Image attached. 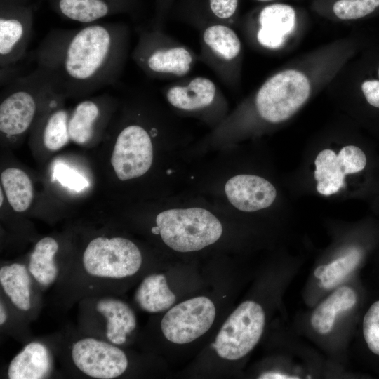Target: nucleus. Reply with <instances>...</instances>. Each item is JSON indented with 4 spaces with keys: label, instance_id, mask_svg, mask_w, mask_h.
<instances>
[{
    "label": "nucleus",
    "instance_id": "f257e3e1",
    "mask_svg": "<svg viewBox=\"0 0 379 379\" xmlns=\"http://www.w3.org/2000/svg\"><path fill=\"white\" fill-rule=\"evenodd\" d=\"M131 38L129 26L121 22L55 28L39 43L35 60L56 91L65 98H83L118 81L128 60Z\"/></svg>",
    "mask_w": 379,
    "mask_h": 379
},
{
    "label": "nucleus",
    "instance_id": "f03ea898",
    "mask_svg": "<svg viewBox=\"0 0 379 379\" xmlns=\"http://www.w3.org/2000/svg\"><path fill=\"white\" fill-rule=\"evenodd\" d=\"M142 255L128 239L98 237L87 244L80 261L60 271L55 303L71 305L86 298L110 295L117 282L135 275Z\"/></svg>",
    "mask_w": 379,
    "mask_h": 379
},
{
    "label": "nucleus",
    "instance_id": "7ed1b4c3",
    "mask_svg": "<svg viewBox=\"0 0 379 379\" xmlns=\"http://www.w3.org/2000/svg\"><path fill=\"white\" fill-rule=\"evenodd\" d=\"M131 57L148 77L172 81L188 76L199 61L190 47L152 27L138 30Z\"/></svg>",
    "mask_w": 379,
    "mask_h": 379
},
{
    "label": "nucleus",
    "instance_id": "20e7f679",
    "mask_svg": "<svg viewBox=\"0 0 379 379\" xmlns=\"http://www.w3.org/2000/svg\"><path fill=\"white\" fill-rule=\"evenodd\" d=\"M0 103V131L7 137L25 133L34 122L38 110L54 88L51 79L36 67L4 86Z\"/></svg>",
    "mask_w": 379,
    "mask_h": 379
},
{
    "label": "nucleus",
    "instance_id": "39448f33",
    "mask_svg": "<svg viewBox=\"0 0 379 379\" xmlns=\"http://www.w3.org/2000/svg\"><path fill=\"white\" fill-rule=\"evenodd\" d=\"M154 229L166 246L181 253L201 250L216 242L222 233V225L213 213L196 207L159 213Z\"/></svg>",
    "mask_w": 379,
    "mask_h": 379
},
{
    "label": "nucleus",
    "instance_id": "423d86ee",
    "mask_svg": "<svg viewBox=\"0 0 379 379\" xmlns=\"http://www.w3.org/2000/svg\"><path fill=\"white\" fill-rule=\"evenodd\" d=\"M310 84L307 77L295 69L279 72L258 88L253 103L265 121L279 124L291 118L307 100Z\"/></svg>",
    "mask_w": 379,
    "mask_h": 379
},
{
    "label": "nucleus",
    "instance_id": "0eeeda50",
    "mask_svg": "<svg viewBox=\"0 0 379 379\" xmlns=\"http://www.w3.org/2000/svg\"><path fill=\"white\" fill-rule=\"evenodd\" d=\"M198 32L199 60L208 67L227 88H236L239 82L242 45L234 27L211 24Z\"/></svg>",
    "mask_w": 379,
    "mask_h": 379
},
{
    "label": "nucleus",
    "instance_id": "6e6552de",
    "mask_svg": "<svg viewBox=\"0 0 379 379\" xmlns=\"http://www.w3.org/2000/svg\"><path fill=\"white\" fill-rule=\"evenodd\" d=\"M65 353L71 368L90 378H117L128 366L127 355L119 345L94 336L72 340Z\"/></svg>",
    "mask_w": 379,
    "mask_h": 379
},
{
    "label": "nucleus",
    "instance_id": "1a4fd4ad",
    "mask_svg": "<svg viewBox=\"0 0 379 379\" xmlns=\"http://www.w3.org/2000/svg\"><path fill=\"white\" fill-rule=\"evenodd\" d=\"M265 324V314L262 306L253 300L244 301L225 321L213 347L222 359H241L259 342Z\"/></svg>",
    "mask_w": 379,
    "mask_h": 379
},
{
    "label": "nucleus",
    "instance_id": "9d476101",
    "mask_svg": "<svg viewBox=\"0 0 379 379\" xmlns=\"http://www.w3.org/2000/svg\"><path fill=\"white\" fill-rule=\"evenodd\" d=\"M81 319L93 322L91 334L121 345L135 328L137 319L131 307L124 301L111 295H100L81 300ZM91 326L88 327L91 328Z\"/></svg>",
    "mask_w": 379,
    "mask_h": 379
},
{
    "label": "nucleus",
    "instance_id": "9b49d317",
    "mask_svg": "<svg viewBox=\"0 0 379 379\" xmlns=\"http://www.w3.org/2000/svg\"><path fill=\"white\" fill-rule=\"evenodd\" d=\"M152 128L148 131L142 124L131 122L119 132L111 157V164L122 181L142 176L150 168L153 161Z\"/></svg>",
    "mask_w": 379,
    "mask_h": 379
},
{
    "label": "nucleus",
    "instance_id": "f8f14e48",
    "mask_svg": "<svg viewBox=\"0 0 379 379\" xmlns=\"http://www.w3.org/2000/svg\"><path fill=\"white\" fill-rule=\"evenodd\" d=\"M215 315V307L209 298H192L166 312L161 321V330L165 338L171 343H189L210 329Z\"/></svg>",
    "mask_w": 379,
    "mask_h": 379
},
{
    "label": "nucleus",
    "instance_id": "ddd939ff",
    "mask_svg": "<svg viewBox=\"0 0 379 379\" xmlns=\"http://www.w3.org/2000/svg\"><path fill=\"white\" fill-rule=\"evenodd\" d=\"M35 6L0 3L1 72L14 67L27 53Z\"/></svg>",
    "mask_w": 379,
    "mask_h": 379
},
{
    "label": "nucleus",
    "instance_id": "4468645a",
    "mask_svg": "<svg viewBox=\"0 0 379 379\" xmlns=\"http://www.w3.org/2000/svg\"><path fill=\"white\" fill-rule=\"evenodd\" d=\"M166 101L174 109L189 113H209L225 106L220 88L210 79L185 77L161 89Z\"/></svg>",
    "mask_w": 379,
    "mask_h": 379
},
{
    "label": "nucleus",
    "instance_id": "2eb2a0df",
    "mask_svg": "<svg viewBox=\"0 0 379 379\" xmlns=\"http://www.w3.org/2000/svg\"><path fill=\"white\" fill-rule=\"evenodd\" d=\"M366 161L364 152L354 145L345 146L338 154L332 149H323L314 161L317 192L325 196L338 192L345 186V175L361 171Z\"/></svg>",
    "mask_w": 379,
    "mask_h": 379
},
{
    "label": "nucleus",
    "instance_id": "dca6fc26",
    "mask_svg": "<svg viewBox=\"0 0 379 379\" xmlns=\"http://www.w3.org/2000/svg\"><path fill=\"white\" fill-rule=\"evenodd\" d=\"M295 22L296 12L293 6L282 3L265 5L256 15V41L262 48L277 50L285 44Z\"/></svg>",
    "mask_w": 379,
    "mask_h": 379
},
{
    "label": "nucleus",
    "instance_id": "f3484780",
    "mask_svg": "<svg viewBox=\"0 0 379 379\" xmlns=\"http://www.w3.org/2000/svg\"><path fill=\"white\" fill-rule=\"evenodd\" d=\"M225 192L232 205L244 212L268 208L277 197L276 189L271 182L248 174L231 178L225 184Z\"/></svg>",
    "mask_w": 379,
    "mask_h": 379
},
{
    "label": "nucleus",
    "instance_id": "a211bd4d",
    "mask_svg": "<svg viewBox=\"0 0 379 379\" xmlns=\"http://www.w3.org/2000/svg\"><path fill=\"white\" fill-rule=\"evenodd\" d=\"M63 18L84 24L133 11L138 0H48Z\"/></svg>",
    "mask_w": 379,
    "mask_h": 379
},
{
    "label": "nucleus",
    "instance_id": "6ab92c4d",
    "mask_svg": "<svg viewBox=\"0 0 379 379\" xmlns=\"http://www.w3.org/2000/svg\"><path fill=\"white\" fill-rule=\"evenodd\" d=\"M239 0H186L180 18L199 31L211 24L234 27L237 20Z\"/></svg>",
    "mask_w": 379,
    "mask_h": 379
},
{
    "label": "nucleus",
    "instance_id": "aec40b11",
    "mask_svg": "<svg viewBox=\"0 0 379 379\" xmlns=\"http://www.w3.org/2000/svg\"><path fill=\"white\" fill-rule=\"evenodd\" d=\"M113 100L106 94L79 102L69 115L68 128L70 140L79 145L86 144L92 140L104 117L103 109Z\"/></svg>",
    "mask_w": 379,
    "mask_h": 379
},
{
    "label": "nucleus",
    "instance_id": "412c9836",
    "mask_svg": "<svg viewBox=\"0 0 379 379\" xmlns=\"http://www.w3.org/2000/svg\"><path fill=\"white\" fill-rule=\"evenodd\" d=\"M51 354L47 346L32 341L12 359L7 369L9 379H41L47 378L52 371Z\"/></svg>",
    "mask_w": 379,
    "mask_h": 379
},
{
    "label": "nucleus",
    "instance_id": "4be33fe9",
    "mask_svg": "<svg viewBox=\"0 0 379 379\" xmlns=\"http://www.w3.org/2000/svg\"><path fill=\"white\" fill-rule=\"evenodd\" d=\"M32 277L25 265L13 262L0 268V284L12 305L27 312L32 308Z\"/></svg>",
    "mask_w": 379,
    "mask_h": 379
},
{
    "label": "nucleus",
    "instance_id": "5701e85b",
    "mask_svg": "<svg viewBox=\"0 0 379 379\" xmlns=\"http://www.w3.org/2000/svg\"><path fill=\"white\" fill-rule=\"evenodd\" d=\"M357 302V294L354 289L347 286L338 288L312 312L310 317L312 328L320 335L329 333L338 314L352 309Z\"/></svg>",
    "mask_w": 379,
    "mask_h": 379
},
{
    "label": "nucleus",
    "instance_id": "b1692460",
    "mask_svg": "<svg viewBox=\"0 0 379 379\" xmlns=\"http://www.w3.org/2000/svg\"><path fill=\"white\" fill-rule=\"evenodd\" d=\"M139 307L149 313H158L169 310L176 300L169 288L166 277L152 274L145 277L135 293Z\"/></svg>",
    "mask_w": 379,
    "mask_h": 379
},
{
    "label": "nucleus",
    "instance_id": "393cba45",
    "mask_svg": "<svg viewBox=\"0 0 379 379\" xmlns=\"http://www.w3.org/2000/svg\"><path fill=\"white\" fill-rule=\"evenodd\" d=\"M58 248L57 241L47 237L40 239L31 253L27 267L33 279L41 286H49L58 279L60 269L55 261Z\"/></svg>",
    "mask_w": 379,
    "mask_h": 379
},
{
    "label": "nucleus",
    "instance_id": "a878e982",
    "mask_svg": "<svg viewBox=\"0 0 379 379\" xmlns=\"http://www.w3.org/2000/svg\"><path fill=\"white\" fill-rule=\"evenodd\" d=\"M1 182L8 201L16 212L26 211L33 198L31 180L22 170L9 168L1 174Z\"/></svg>",
    "mask_w": 379,
    "mask_h": 379
},
{
    "label": "nucleus",
    "instance_id": "bb28decb",
    "mask_svg": "<svg viewBox=\"0 0 379 379\" xmlns=\"http://www.w3.org/2000/svg\"><path fill=\"white\" fill-rule=\"evenodd\" d=\"M361 258L362 251L358 248H352L343 256L317 267L314 275L320 280L324 288H331L350 274L358 266Z\"/></svg>",
    "mask_w": 379,
    "mask_h": 379
},
{
    "label": "nucleus",
    "instance_id": "cd10ccee",
    "mask_svg": "<svg viewBox=\"0 0 379 379\" xmlns=\"http://www.w3.org/2000/svg\"><path fill=\"white\" fill-rule=\"evenodd\" d=\"M379 8V0H333L330 2L331 13L343 20L364 18Z\"/></svg>",
    "mask_w": 379,
    "mask_h": 379
},
{
    "label": "nucleus",
    "instance_id": "c85d7f7f",
    "mask_svg": "<svg viewBox=\"0 0 379 379\" xmlns=\"http://www.w3.org/2000/svg\"><path fill=\"white\" fill-rule=\"evenodd\" d=\"M361 333L368 352L379 359V298L366 310L361 321Z\"/></svg>",
    "mask_w": 379,
    "mask_h": 379
},
{
    "label": "nucleus",
    "instance_id": "c756f323",
    "mask_svg": "<svg viewBox=\"0 0 379 379\" xmlns=\"http://www.w3.org/2000/svg\"><path fill=\"white\" fill-rule=\"evenodd\" d=\"M54 176L62 185L77 191L86 188L88 184L81 175L62 164L55 166Z\"/></svg>",
    "mask_w": 379,
    "mask_h": 379
},
{
    "label": "nucleus",
    "instance_id": "7c9ffc66",
    "mask_svg": "<svg viewBox=\"0 0 379 379\" xmlns=\"http://www.w3.org/2000/svg\"><path fill=\"white\" fill-rule=\"evenodd\" d=\"M361 90L367 102L371 105L379 108V80L364 81L361 84Z\"/></svg>",
    "mask_w": 379,
    "mask_h": 379
},
{
    "label": "nucleus",
    "instance_id": "2f4dec72",
    "mask_svg": "<svg viewBox=\"0 0 379 379\" xmlns=\"http://www.w3.org/2000/svg\"><path fill=\"white\" fill-rule=\"evenodd\" d=\"M259 378L264 379H296L298 376L283 373L278 371H270L262 373Z\"/></svg>",
    "mask_w": 379,
    "mask_h": 379
},
{
    "label": "nucleus",
    "instance_id": "473e14b6",
    "mask_svg": "<svg viewBox=\"0 0 379 379\" xmlns=\"http://www.w3.org/2000/svg\"><path fill=\"white\" fill-rule=\"evenodd\" d=\"M8 319V310H7L6 305L2 299L1 298L0 303V326L3 327Z\"/></svg>",
    "mask_w": 379,
    "mask_h": 379
},
{
    "label": "nucleus",
    "instance_id": "72a5a7b5",
    "mask_svg": "<svg viewBox=\"0 0 379 379\" xmlns=\"http://www.w3.org/2000/svg\"><path fill=\"white\" fill-rule=\"evenodd\" d=\"M37 0H0V3L20 5V6H35Z\"/></svg>",
    "mask_w": 379,
    "mask_h": 379
},
{
    "label": "nucleus",
    "instance_id": "f704fd0d",
    "mask_svg": "<svg viewBox=\"0 0 379 379\" xmlns=\"http://www.w3.org/2000/svg\"><path fill=\"white\" fill-rule=\"evenodd\" d=\"M255 1H260V2H264V3H270V2H272L275 0H255Z\"/></svg>",
    "mask_w": 379,
    "mask_h": 379
},
{
    "label": "nucleus",
    "instance_id": "c9c22d12",
    "mask_svg": "<svg viewBox=\"0 0 379 379\" xmlns=\"http://www.w3.org/2000/svg\"><path fill=\"white\" fill-rule=\"evenodd\" d=\"M0 197H1V206L2 205V201H3V195H2V190H1V194H0Z\"/></svg>",
    "mask_w": 379,
    "mask_h": 379
}]
</instances>
